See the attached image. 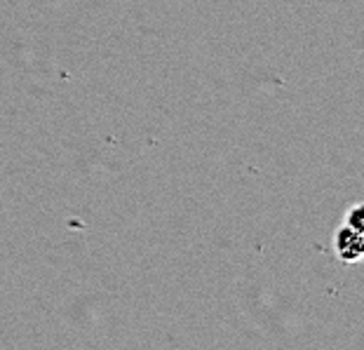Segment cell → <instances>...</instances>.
Segmentation results:
<instances>
[{"mask_svg": "<svg viewBox=\"0 0 364 350\" xmlns=\"http://www.w3.org/2000/svg\"><path fill=\"white\" fill-rule=\"evenodd\" d=\"M334 250H336V256L343 263H358L364 254L362 233L343 223L334 235Z\"/></svg>", "mask_w": 364, "mask_h": 350, "instance_id": "obj_1", "label": "cell"}, {"mask_svg": "<svg viewBox=\"0 0 364 350\" xmlns=\"http://www.w3.org/2000/svg\"><path fill=\"white\" fill-rule=\"evenodd\" d=\"M343 223L362 233V205H355V207L350 209V212L346 214V221H343Z\"/></svg>", "mask_w": 364, "mask_h": 350, "instance_id": "obj_2", "label": "cell"}]
</instances>
